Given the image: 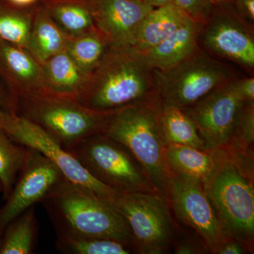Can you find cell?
<instances>
[{
	"label": "cell",
	"instance_id": "obj_1",
	"mask_svg": "<svg viewBox=\"0 0 254 254\" xmlns=\"http://www.w3.org/2000/svg\"><path fill=\"white\" fill-rule=\"evenodd\" d=\"M216 166L203 188L227 239L254 251V150L215 149Z\"/></svg>",
	"mask_w": 254,
	"mask_h": 254
},
{
	"label": "cell",
	"instance_id": "obj_2",
	"mask_svg": "<svg viewBox=\"0 0 254 254\" xmlns=\"http://www.w3.org/2000/svg\"><path fill=\"white\" fill-rule=\"evenodd\" d=\"M163 101L158 93L114 111L103 133L127 148L144 169L160 194L168 198L171 171L162 128Z\"/></svg>",
	"mask_w": 254,
	"mask_h": 254
},
{
	"label": "cell",
	"instance_id": "obj_3",
	"mask_svg": "<svg viewBox=\"0 0 254 254\" xmlns=\"http://www.w3.org/2000/svg\"><path fill=\"white\" fill-rule=\"evenodd\" d=\"M158 93L154 68L132 48L110 47L78 100L95 111H116Z\"/></svg>",
	"mask_w": 254,
	"mask_h": 254
},
{
	"label": "cell",
	"instance_id": "obj_4",
	"mask_svg": "<svg viewBox=\"0 0 254 254\" xmlns=\"http://www.w3.org/2000/svg\"><path fill=\"white\" fill-rule=\"evenodd\" d=\"M41 203L57 234L111 239L134 250L131 230L118 209L84 187L63 178Z\"/></svg>",
	"mask_w": 254,
	"mask_h": 254
},
{
	"label": "cell",
	"instance_id": "obj_5",
	"mask_svg": "<svg viewBox=\"0 0 254 254\" xmlns=\"http://www.w3.org/2000/svg\"><path fill=\"white\" fill-rule=\"evenodd\" d=\"M113 112L95 111L78 100L52 95H37L14 100V113L46 131L64 149L103 133Z\"/></svg>",
	"mask_w": 254,
	"mask_h": 254
},
{
	"label": "cell",
	"instance_id": "obj_6",
	"mask_svg": "<svg viewBox=\"0 0 254 254\" xmlns=\"http://www.w3.org/2000/svg\"><path fill=\"white\" fill-rule=\"evenodd\" d=\"M68 152L90 175L121 194L159 193L131 153L104 133L88 137Z\"/></svg>",
	"mask_w": 254,
	"mask_h": 254
},
{
	"label": "cell",
	"instance_id": "obj_7",
	"mask_svg": "<svg viewBox=\"0 0 254 254\" xmlns=\"http://www.w3.org/2000/svg\"><path fill=\"white\" fill-rule=\"evenodd\" d=\"M115 206L131 230L135 253L164 254L173 251L180 225L166 197L158 192L125 193L119 196Z\"/></svg>",
	"mask_w": 254,
	"mask_h": 254
},
{
	"label": "cell",
	"instance_id": "obj_8",
	"mask_svg": "<svg viewBox=\"0 0 254 254\" xmlns=\"http://www.w3.org/2000/svg\"><path fill=\"white\" fill-rule=\"evenodd\" d=\"M154 71L163 103L180 109L194 105L237 76L229 65L201 48L167 71Z\"/></svg>",
	"mask_w": 254,
	"mask_h": 254
},
{
	"label": "cell",
	"instance_id": "obj_9",
	"mask_svg": "<svg viewBox=\"0 0 254 254\" xmlns=\"http://www.w3.org/2000/svg\"><path fill=\"white\" fill-rule=\"evenodd\" d=\"M198 43L212 56L254 71V27L237 14L231 3L215 4L201 23Z\"/></svg>",
	"mask_w": 254,
	"mask_h": 254
},
{
	"label": "cell",
	"instance_id": "obj_10",
	"mask_svg": "<svg viewBox=\"0 0 254 254\" xmlns=\"http://www.w3.org/2000/svg\"><path fill=\"white\" fill-rule=\"evenodd\" d=\"M3 129L13 141L38 150L59 169L65 179L115 204L121 193L97 180L67 150L43 128L22 117L9 114Z\"/></svg>",
	"mask_w": 254,
	"mask_h": 254
},
{
	"label": "cell",
	"instance_id": "obj_11",
	"mask_svg": "<svg viewBox=\"0 0 254 254\" xmlns=\"http://www.w3.org/2000/svg\"><path fill=\"white\" fill-rule=\"evenodd\" d=\"M168 199L177 221L197 234L208 254H216L227 238L203 186L172 173Z\"/></svg>",
	"mask_w": 254,
	"mask_h": 254
},
{
	"label": "cell",
	"instance_id": "obj_12",
	"mask_svg": "<svg viewBox=\"0 0 254 254\" xmlns=\"http://www.w3.org/2000/svg\"><path fill=\"white\" fill-rule=\"evenodd\" d=\"M64 177L49 159L28 148V154L14 186L0 208V236L5 227L38 202Z\"/></svg>",
	"mask_w": 254,
	"mask_h": 254
},
{
	"label": "cell",
	"instance_id": "obj_13",
	"mask_svg": "<svg viewBox=\"0 0 254 254\" xmlns=\"http://www.w3.org/2000/svg\"><path fill=\"white\" fill-rule=\"evenodd\" d=\"M244 103L226 83L182 110L193 120L207 149H220L230 143L237 114Z\"/></svg>",
	"mask_w": 254,
	"mask_h": 254
},
{
	"label": "cell",
	"instance_id": "obj_14",
	"mask_svg": "<svg viewBox=\"0 0 254 254\" xmlns=\"http://www.w3.org/2000/svg\"><path fill=\"white\" fill-rule=\"evenodd\" d=\"M87 1L95 28L111 47H131L142 21L153 9L141 0Z\"/></svg>",
	"mask_w": 254,
	"mask_h": 254
},
{
	"label": "cell",
	"instance_id": "obj_15",
	"mask_svg": "<svg viewBox=\"0 0 254 254\" xmlns=\"http://www.w3.org/2000/svg\"><path fill=\"white\" fill-rule=\"evenodd\" d=\"M0 78L17 98L47 94L43 64L26 48L0 39Z\"/></svg>",
	"mask_w": 254,
	"mask_h": 254
},
{
	"label": "cell",
	"instance_id": "obj_16",
	"mask_svg": "<svg viewBox=\"0 0 254 254\" xmlns=\"http://www.w3.org/2000/svg\"><path fill=\"white\" fill-rule=\"evenodd\" d=\"M200 26L201 23L189 18L163 41L143 52L152 67L167 71L194 54L200 48L198 43Z\"/></svg>",
	"mask_w": 254,
	"mask_h": 254
},
{
	"label": "cell",
	"instance_id": "obj_17",
	"mask_svg": "<svg viewBox=\"0 0 254 254\" xmlns=\"http://www.w3.org/2000/svg\"><path fill=\"white\" fill-rule=\"evenodd\" d=\"M42 64L46 95L78 100L91 76L75 63L66 50L51 57Z\"/></svg>",
	"mask_w": 254,
	"mask_h": 254
},
{
	"label": "cell",
	"instance_id": "obj_18",
	"mask_svg": "<svg viewBox=\"0 0 254 254\" xmlns=\"http://www.w3.org/2000/svg\"><path fill=\"white\" fill-rule=\"evenodd\" d=\"M189 17L175 3L153 8L143 20L132 48L143 53L163 41Z\"/></svg>",
	"mask_w": 254,
	"mask_h": 254
},
{
	"label": "cell",
	"instance_id": "obj_19",
	"mask_svg": "<svg viewBox=\"0 0 254 254\" xmlns=\"http://www.w3.org/2000/svg\"><path fill=\"white\" fill-rule=\"evenodd\" d=\"M167 162L171 173L203 185L216 166L215 150H200L187 145H168Z\"/></svg>",
	"mask_w": 254,
	"mask_h": 254
},
{
	"label": "cell",
	"instance_id": "obj_20",
	"mask_svg": "<svg viewBox=\"0 0 254 254\" xmlns=\"http://www.w3.org/2000/svg\"><path fill=\"white\" fill-rule=\"evenodd\" d=\"M68 37L39 2L35 5L28 51L38 61L43 64L66 50Z\"/></svg>",
	"mask_w": 254,
	"mask_h": 254
},
{
	"label": "cell",
	"instance_id": "obj_21",
	"mask_svg": "<svg viewBox=\"0 0 254 254\" xmlns=\"http://www.w3.org/2000/svg\"><path fill=\"white\" fill-rule=\"evenodd\" d=\"M39 4L68 36L95 27L87 0H40Z\"/></svg>",
	"mask_w": 254,
	"mask_h": 254
},
{
	"label": "cell",
	"instance_id": "obj_22",
	"mask_svg": "<svg viewBox=\"0 0 254 254\" xmlns=\"http://www.w3.org/2000/svg\"><path fill=\"white\" fill-rule=\"evenodd\" d=\"M38 222L35 205L7 225L0 236V254H31L36 247Z\"/></svg>",
	"mask_w": 254,
	"mask_h": 254
},
{
	"label": "cell",
	"instance_id": "obj_23",
	"mask_svg": "<svg viewBox=\"0 0 254 254\" xmlns=\"http://www.w3.org/2000/svg\"><path fill=\"white\" fill-rule=\"evenodd\" d=\"M161 123L167 145H187L208 150L193 120L183 110L163 103Z\"/></svg>",
	"mask_w": 254,
	"mask_h": 254
},
{
	"label": "cell",
	"instance_id": "obj_24",
	"mask_svg": "<svg viewBox=\"0 0 254 254\" xmlns=\"http://www.w3.org/2000/svg\"><path fill=\"white\" fill-rule=\"evenodd\" d=\"M110 47L106 38L95 27L76 36H69L66 51L83 71L91 74Z\"/></svg>",
	"mask_w": 254,
	"mask_h": 254
},
{
	"label": "cell",
	"instance_id": "obj_25",
	"mask_svg": "<svg viewBox=\"0 0 254 254\" xmlns=\"http://www.w3.org/2000/svg\"><path fill=\"white\" fill-rule=\"evenodd\" d=\"M34 6L18 7L0 0V39L28 50Z\"/></svg>",
	"mask_w": 254,
	"mask_h": 254
},
{
	"label": "cell",
	"instance_id": "obj_26",
	"mask_svg": "<svg viewBox=\"0 0 254 254\" xmlns=\"http://www.w3.org/2000/svg\"><path fill=\"white\" fill-rule=\"evenodd\" d=\"M56 248L66 254H129L131 246L111 239L57 234Z\"/></svg>",
	"mask_w": 254,
	"mask_h": 254
},
{
	"label": "cell",
	"instance_id": "obj_27",
	"mask_svg": "<svg viewBox=\"0 0 254 254\" xmlns=\"http://www.w3.org/2000/svg\"><path fill=\"white\" fill-rule=\"evenodd\" d=\"M27 154V147L13 141L0 128V186L3 199L11 193Z\"/></svg>",
	"mask_w": 254,
	"mask_h": 254
},
{
	"label": "cell",
	"instance_id": "obj_28",
	"mask_svg": "<svg viewBox=\"0 0 254 254\" xmlns=\"http://www.w3.org/2000/svg\"><path fill=\"white\" fill-rule=\"evenodd\" d=\"M254 102L244 103L237 114L231 140L228 145L254 150Z\"/></svg>",
	"mask_w": 254,
	"mask_h": 254
},
{
	"label": "cell",
	"instance_id": "obj_29",
	"mask_svg": "<svg viewBox=\"0 0 254 254\" xmlns=\"http://www.w3.org/2000/svg\"><path fill=\"white\" fill-rule=\"evenodd\" d=\"M179 223V222H178ZM180 225L176 240L174 243L173 250L177 254H208L200 237L193 230Z\"/></svg>",
	"mask_w": 254,
	"mask_h": 254
},
{
	"label": "cell",
	"instance_id": "obj_30",
	"mask_svg": "<svg viewBox=\"0 0 254 254\" xmlns=\"http://www.w3.org/2000/svg\"><path fill=\"white\" fill-rule=\"evenodd\" d=\"M174 3L190 19L199 23L204 22L216 4L215 0H175Z\"/></svg>",
	"mask_w": 254,
	"mask_h": 254
},
{
	"label": "cell",
	"instance_id": "obj_31",
	"mask_svg": "<svg viewBox=\"0 0 254 254\" xmlns=\"http://www.w3.org/2000/svg\"><path fill=\"white\" fill-rule=\"evenodd\" d=\"M227 86L245 103L254 102V76L243 78L236 76L227 82Z\"/></svg>",
	"mask_w": 254,
	"mask_h": 254
},
{
	"label": "cell",
	"instance_id": "obj_32",
	"mask_svg": "<svg viewBox=\"0 0 254 254\" xmlns=\"http://www.w3.org/2000/svg\"><path fill=\"white\" fill-rule=\"evenodd\" d=\"M230 3L237 14L254 27V0H232Z\"/></svg>",
	"mask_w": 254,
	"mask_h": 254
},
{
	"label": "cell",
	"instance_id": "obj_33",
	"mask_svg": "<svg viewBox=\"0 0 254 254\" xmlns=\"http://www.w3.org/2000/svg\"><path fill=\"white\" fill-rule=\"evenodd\" d=\"M250 254L248 250L237 241L226 239L217 251L216 254Z\"/></svg>",
	"mask_w": 254,
	"mask_h": 254
},
{
	"label": "cell",
	"instance_id": "obj_34",
	"mask_svg": "<svg viewBox=\"0 0 254 254\" xmlns=\"http://www.w3.org/2000/svg\"><path fill=\"white\" fill-rule=\"evenodd\" d=\"M0 110L10 114L14 113V99L1 81H0Z\"/></svg>",
	"mask_w": 254,
	"mask_h": 254
},
{
	"label": "cell",
	"instance_id": "obj_35",
	"mask_svg": "<svg viewBox=\"0 0 254 254\" xmlns=\"http://www.w3.org/2000/svg\"><path fill=\"white\" fill-rule=\"evenodd\" d=\"M11 4L21 8H29L35 6L40 0H7Z\"/></svg>",
	"mask_w": 254,
	"mask_h": 254
},
{
	"label": "cell",
	"instance_id": "obj_36",
	"mask_svg": "<svg viewBox=\"0 0 254 254\" xmlns=\"http://www.w3.org/2000/svg\"><path fill=\"white\" fill-rule=\"evenodd\" d=\"M142 1H144L145 4L150 5L152 7L155 8L173 3L175 0H142Z\"/></svg>",
	"mask_w": 254,
	"mask_h": 254
},
{
	"label": "cell",
	"instance_id": "obj_37",
	"mask_svg": "<svg viewBox=\"0 0 254 254\" xmlns=\"http://www.w3.org/2000/svg\"><path fill=\"white\" fill-rule=\"evenodd\" d=\"M9 114L10 113H5L0 110V128H4V124L6 123Z\"/></svg>",
	"mask_w": 254,
	"mask_h": 254
},
{
	"label": "cell",
	"instance_id": "obj_38",
	"mask_svg": "<svg viewBox=\"0 0 254 254\" xmlns=\"http://www.w3.org/2000/svg\"><path fill=\"white\" fill-rule=\"evenodd\" d=\"M232 0H215V2L216 4H219V3H229L231 2Z\"/></svg>",
	"mask_w": 254,
	"mask_h": 254
},
{
	"label": "cell",
	"instance_id": "obj_39",
	"mask_svg": "<svg viewBox=\"0 0 254 254\" xmlns=\"http://www.w3.org/2000/svg\"><path fill=\"white\" fill-rule=\"evenodd\" d=\"M0 191H1V186H0Z\"/></svg>",
	"mask_w": 254,
	"mask_h": 254
},
{
	"label": "cell",
	"instance_id": "obj_40",
	"mask_svg": "<svg viewBox=\"0 0 254 254\" xmlns=\"http://www.w3.org/2000/svg\"><path fill=\"white\" fill-rule=\"evenodd\" d=\"M141 1H142V0H141Z\"/></svg>",
	"mask_w": 254,
	"mask_h": 254
}]
</instances>
